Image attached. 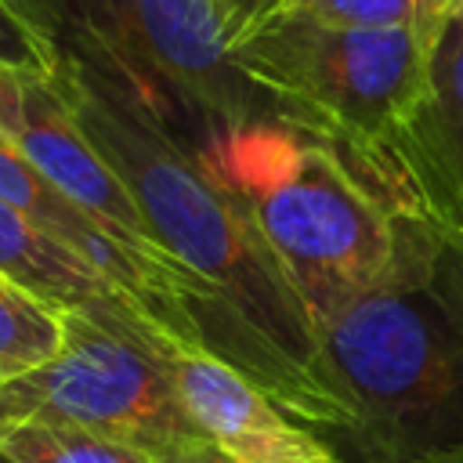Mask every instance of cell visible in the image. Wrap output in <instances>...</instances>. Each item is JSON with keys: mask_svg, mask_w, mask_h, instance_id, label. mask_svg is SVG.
<instances>
[{"mask_svg": "<svg viewBox=\"0 0 463 463\" xmlns=\"http://www.w3.org/2000/svg\"><path fill=\"white\" fill-rule=\"evenodd\" d=\"M340 463H463V257L412 217L394 271L322 329Z\"/></svg>", "mask_w": 463, "mask_h": 463, "instance_id": "7a4b0ae2", "label": "cell"}, {"mask_svg": "<svg viewBox=\"0 0 463 463\" xmlns=\"http://www.w3.org/2000/svg\"><path fill=\"white\" fill-rule=\"evenodd\" d=\"M76 22L69 47L83 51L127 90H137L134 43H130V0H65Z\"/></svg>", "mask_w": 463, "mask_h": 463, "instance_id": "4fadbf2b", "label": "cell"}, {"mask_svg": "<svg viewBox=\"0 0 463 463\" xmlns=\"http://www.w3.org/2000/svg\"><path fill=\"white\" fill-rule=\"evenodd\" d=\"M232 54L242 76L268 94L275 119L340 145L365 166L430 80V58L412 29L329 25L297 11L257 29Z\"/></svg>", "mask_w": 463, "mask_h": 463, "instance_id": "277c9868", "label": "cell"}, {"mask_svg": "<svg viewBox=\"0 0 463 463\" xmlns=\"http://www.w3.org/2000/svg\"><path fill=\"white\" fill-rule=\"evenodd\" d=\"M463 0H416V18H412V33L416 43L423 47V54L430 58L441 43V36L449 33V25L459 18Z\"/></svg>", "mask_w": 463, "mask_h": 463, "instance_id": "e0dca14e", "label": "cell"}, {"mask_svg": "<svg viewBox=\"0 0 463 463\" xmlns=\"http://www.w3.org/2000/svg\"><path fill=\"white\" fill-rule=\"evenodd\" d=\"M224 25H228V36H232V51L253 36L257 29H264L268 22H275L279 14L289 11L293 0H213Z\"/></svg>", "mask_w": 463, "mask_h": 463, "instance_id": "2e32d148", "label": "cell"}, {"mask_svg": "<svg viewBox=\"0 0 463 463\" xmlns=\"http://www.w3.org/2000/svg\"><path fill=\"white\" fill-rule=\"evenodd\" d=\"M0 134L58 192H65L72 203H80L87 213H94L119 242H127L130 250H137L148 260L174 264V268L188 271L181 260H174L166 250L156 246L148 221H145L141 206L134 203L130 188L105 163V156L94 148V141L80 130V123L72 119L54 80H29V76L0 69Z\"/></svg>", "mask_w": 463, "mask_h": 463, "instance_id": "52a82bcc", "label": "cell"}, {"mask_svg": "<svg viewBox=\"0 0 463 463\" xmlns=\"http://www.w3.org/2000/svg\"><path fill=\"white\" fill-rule=\"evenodd\" d=\"M0 383H4V376H0Z\"/></svg>", "mask_w": 463, "mask_h": 463, "instance_id": "7402d4cb", "label": "cell"}, {"mask_svg": "<svg viewBox=\"0 0 463 463\" xmlns=\"http://www.w3.org/2000/svg\"><path fill=\"white\" fill-rule=\"evenodd\" d=\"M152 463H235V459H228L224 452H217L210 441H199V445H188V449L163 452V456H156Z\"/></svg>", "mask_w": 463, "mask_h": 463, "instance_id": "ac0fdd59", "label": "cell"}, {"mask_svg": "<svg viewBox=\"0 0 463 463\" xmlns=\"http://www.w3.org/2000/svg\"><path fill=\"white\" fill-rule=\"evenodd\" d=\"M0 69L29 80H54L61 69L58 36L22 0H0Z\"/></svg>", "mask_w": 463, "mask_h": 463, "instance_id": "5bb4252c", "label": "cell"}, {"mask_svg": "<svg viewBox=\"0 0 463 463\" xmlns=\"http://www.w3.org/2000/svg\"><path fill=\"white\" fill-rule=\"evenodd\" d=\"M54 87L80 130L130 188L156 246L199 275L279 369L289 412L318 438L344 430L351 412L326 373L318 326L275 260L246 199L152 105L83 51L61 43Z\"/></svg>", "mask_w": 463, "mask_h": 463, "instance_id": "6da1fadb", "label": "cell"}, {"mask_svg": "<svg viewBox=\"0 0 463 463\" xmlns=\"http://www.w3.org/2000/svg\"><path fill=\"white\" fill-rule=\"evenodd\" d=\"M199 156L246 199L318 329L394 271L412 213L340 145L250 119Z\"/></svg>", "mask_w": 463, "mask_h": 463, "instance_id": "3957f363", "label": "cell"}, {"mask_svg": "<svg viewBox=\"0 0 463 463\" xmlns=\"http://www.w3.org/2000/svg\"><path fill=\"white\" fill-rule=\"evenodd\" d=\"M170 354L83 311H65L58 354L0 383V423L61 420L148 456L199 445L206 438L181 405Z\"/></svg>", "mask_w": 463, "mask_h": 463, "instance_id": "5b68a950", "label": "cell"}, {"mask_svg": "<svg viewBox=\"0 0 463 463\" xmlns=\"http://www.w3.org/2000/svg\"><path fill=\"white\" fill-rule=\"evenodd\" d=\"M365 166V163H362ZM416 221L463 257V22L430 54L420 105L365 166Z\"/></svg>", "mask_w": 463, "mask_h": 463, "instance_id": "ba28073f", "label": "cell"}, {"mask_svg": "<svg viewBox=\"0 0 463 463\" xmlns=\"http://www.w3.org/2000/svg\"><path fill=\"white\" fill-rule=\"evenodd\" d=\"M459 22H463V11H459Z\"/></svg>", "mask_w": 463, "mask_h": 463, "instance_id": "ffe728a7", "label": "cell"}, {"mask_svg": "<svg viewBox=\"0 0 463 463\" xmlns=\"http://www.w3.org/2000/svg\"><path fill=\"white\" fill-rule=\"evenodd\" d=\"M0 452L11 463H152L145 449L112 441L61 420H11L0 423Z\"/></svg>", "mask_w": 463, "mask_h": 463, "instance_id": "8fae6325", "label": "cell"}, {"mask_svg": "<svg viewBox=\"0 0 463 463\" xmlns=\"http://www.w3.org/2000/svg\"><path fill=\"white\" fill-rule=\"evenodd\" d=\"M0 279L22 286L25 293L40 297L58 311H83L152 347H184L123 286H116L90 260H83L76 250H69L61 239H54L7 203H0Z\"/></svg>", "mask_w": 463, "mask_h": 463, "instance_id": "30bf717a", "label": "cell"}, {"mask_svg": "<svg viewBox=\"0 0 463 463\" xmlns=\"http://www.w3.org/2000/svg\"><path fill=\"white\" fill-rule=\"evenodd\" d=\"M65 311L0 279V376L14 380L40 369L61 347Z\"/></svg>", "mask_w": 463, "mask_h": 463, "instance_id": "7c38bea8", "label": "cell"}, {"mask_svg": "<svg viewBox=\"0 0 463 463\" xmlns=\"http://www.w3.org/2000/svg\"><path fill=\"white\" fill-rule=\"evenodd\" d=\"M170 376L195 430L235 463H340L333 449L289 416L260 383L232 362L181 347Z\"/></svg>", "mask_w": 463, "mask_h": 463, "instance_id": "9c48e42d", "label": "cell"}, {"mask_svg": "<svg viewBox=\"0 0 463 463\" xmlns=\"http://www.w3.org/2000/svg\"><path fill=\"white\" fill-rule=\"evenodd\" d=\"M289 11L354 29H412L416 0H293Z\"/></svg>", "mask_w": 463, "mask_h": 463, "instance_id": "9a60e30c", "label": "cell"}, {"mask_svg": "<svg viewBox=\"0 0 463 463\" xmlns=\"http://www.w3.org/2000/svg\"><path fill=\"white\" fill-rule=\"evenodd\" d=\"M0 141H4V134H0Z\"/></svg>", "mask_w": 463, "mask_h": 463, "instance_id": "44dd1931", "label": "cell"}, {"mask_svg": "<svg viewBox=\"0 0 463 463\" xmlns=\"http://www.w3.org/2000/svg\"><path fill=\"white\" fill-rule=\"evenodd\" d=\"M130 43L134 94L195 152L224 127L275 119L268 94L235 65L213 0H130Z\"/></svg>", "mask_w": 463, "mask_h": 463, "instance_id": "8992f818", "label": "cell"}, {"mask_svg": "<svg viewBox=\"0 0 463 463\" xmlns=\"http://www.w3.org/2000/svg\"><path fill=\"white\" fill-rule=\"evenodd\" d=\"M0 463H11V459H7V456H4V452H0Z\"/></svg>", "mask_w": 463, "mask_h": 463, "instance_id": "d6986e66", "label": "cell"}]
</instances>
